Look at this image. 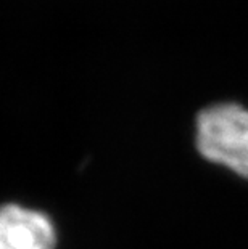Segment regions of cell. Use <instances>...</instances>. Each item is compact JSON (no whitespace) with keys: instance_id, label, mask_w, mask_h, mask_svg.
Returning <instances> with one entry per match:
<instances>
[{"instance_id":"obj_2","label":"cell","mask_w":248,"mask_h":249,"mask_svg":"<svg viewBox=\"0 0 248 249\" xmlns=\"http://www.w3.org/2000/svg\"><path fill=\"white\" fill-rule=\"evenodd\" d=\"M57 230L50 217L19 204L0 208V249H55Z\"/></svg>"},{"instance_id":"obj_1","label":"cell","mask_w":248,"mask_h":249,"mask_svg":"<svg viewBox=\"0 0 248 249\" xmlns=\"http://www.w3.org/2000/svg\"><path fill=\"white\" fill-rule=\"evenodd\" d=\"M195 142L208 161L248 178V109L237 103H218L197 118Z\"/></svg>"}]
</instances>
